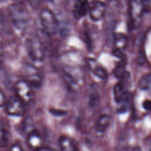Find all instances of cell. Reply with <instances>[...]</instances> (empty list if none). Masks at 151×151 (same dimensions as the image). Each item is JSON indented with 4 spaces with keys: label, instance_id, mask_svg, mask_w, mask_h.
<instances>
[{
    "label": "cell",
    "instance_id": "cell-1",
    "mask_svg": "<svg viewBox=\"0 0 151 151\" xmlns=\"http://www.w3.org/2000/svg\"><path fill=\"white\" fill-rule=\"evenodd\" d=\"M8 11L11 21L15 27L19 30H25L29 22L27 11L18 4H12L8 6Z\"/></svg>",
    "mask_w": 151,
    "mask_h": 151
},
{
    "label": "cell",
    "instance_id": "cell-2",
    "mask_svg": "<svg viewBox=\"0 0 151 151\" xmlns=\"http://www.w3.org/2000/svg\"><path fill=\"white\" fill-rule=\"evenodd\" d=\"M25 46L29 58L35 62H42L45 56L44 45L35 35L28 37L25 41Z\"/></svg>",
    "mask_w": 151,
    "mask_h": 151
},
{
    "label": "cell",
    "instance_id": "cell-3",
    "mask_svg": "<svg viewBox=\"0 0 151 151\" xmlns=\"http://www.w3.org/2000/svg\"><path fill=\"white\" fill-rule=\"evenodd\" d=\"M40 21L44 29L50 35L57 33L58 28V21L55 14L50 9L44 8L40 13Z\"/></svg>",
    "mask_w": 151,
    "mask_h": 151
},
{
    "label": "cell",
    "instance_id": "cell-4",
    "mask_svg": "<svg viewBox=\"0 0 151 151\" xmlns=\"http://www.w3.org/2000/svg\"><path fill=\"white\" fill-rule=\"evenodd\" d=\"M145 11L146 8L143 0H130L129 14L130 25L133 28H137L140 25Z\"/></svg>",
    "mask_w": 151,
    "mask_h": 151
},
{
    "label": "cell",
    "instance_id": "cell-5",
    "mask_svg": "<svg viewBox=\"0 0 151 151\" xmlns=\"http://www.w3.org/2000/svg\"><path fill=\"white\" fill-rule=\"evenodd\" d=\"M24 76L27 81L32 87L39 88L42 83V77L38 69L35 66L25 63L23 67Z\"/></svg>",
    "mask_w": 151,
    "mask_h": 151
},
{
    "label": "cell",
    "instance_id": "cell-6",
    "mask_svg": "<svg viewBox=\"0 0 151 151\" xmlns=\"http://www.w3.org/2000/svg\"><path fill=\"white\" fill-rule=\"evenodd\" d=\"M107 11L106 4L100 0H93L89 3L88 14L90 19L94 22L101 21Z\"/></svg>",
    "mask_w": 151,
    "mask_h": 151
},
{
    "label": "cell",
    "instance_id": "cell-7",
    "mask_svg": "<svg viewBox=\"0 0 151 151\" xmlns=\"http://www.w3.org/2000/svg\"><path fill=\"white\" fill-rule=\"evenodd\" d=\"M30 84L25 80H19L15 84V91L18 96L25 104L30 103L33 98V93Z\"/></svg>",
    "mask_w": 151,
    "mask_h": 151
},
{
    "label": "cell",
    "instance_id": "cell-8",
    "mask_svg": "<svg viewBox=\"0 0 151 151\" xmlns=\"http://www.w3.org/2000/svg\"><path fill=\"white\" fill-rule=\"evenodd\" d=\"M24 104L18 96H12L6 104V112L10 116H22L25 113Z\"/></svg>",
    "mask_w": 151,
    "mask_h": 151
},
{
    "label": "cell",
    "instance_id": "cell-9",
    "mask_svg": "<svg viewBox=\"0 0 151 151\" xmlns=\"http://www.w3.org/2000/svg\"><path fill=\"white\" fill-rule=\"evenodd\" d=\"M127 44L128 40L126 35L122 33L116 34L113 38V55L116 57L122 58Z\"/></svg>",
    "mask_w": 151,
    "mask_h": 151
},
{
    "label": "cell",
    "instance_id": "cell-10",
    "mask_svg": "<svg viewBox=\"0 0 151 151\" xmlns=\"http://www.w3.org/2000/svg\"><path fill=\"white\" fill-rule=\"evenodd\" d=\"M89 2L87 0H75L73 13L74 18L80 19L88 13Z\"/></svg>",
    "mask_w": 151,
    "mask_h": 151
},
{
    "label": "cell",
    "instance_id": "cell-11",
    "mask_svg": "<svg viewBox=\"0 0 151 151\" xmlns=\"http://www.w3.org/2000/svg\"><path fill=\"white\" fill-rule=\"evenodd\" d=\"M87 64L88 68L97 77L101 80H104L107 78L108 73L107 70L101 65H99L95 60L88 58L87 60Z\"/></svg>",
    "mask_w": 151,
    "mask_h": 151
},
{
    "label": "cell",
    "instance_id": "cell-12",
    "mask_svg": "<svg viewBox=\"0 0 151 151\" xmlns=\"http://www.w3.org/2000/svg\"><path fill=\"white\" fill-rule=\"evenodd\" d=\"M110 122L111 119L109 116L107 114L101 115L97 119L96 123L95 129L96 132L98 133H104L109 128Z\"/></svg>",
    "mask_w": 151,
    "mask_h": 151
},
{
    "label": "cell",
    "instance_id": "cell-13",
    "mask_svg": "<svg viewBox=\"0 0 151 151\" xmlns=\"http://www.w3.org/2000/svg\"><path fill=\"white\" fill-rule=\"evenodd\" d=\"M114 99L117 103H119L127 95L126 92L125 83L120 81L115 84L113 88Z\"/></svg>",
    "mask_w": 151,
    "mask_h": 151
},
{
    "label": "cell",
    "instance_id": "cell-14",
    "mask_svg": "<svg viewBox=\"0 0 151 151\" xmlns=\"http://www.w3.org/2000/svg\"><path fill=\"white\" fill-rule=\"evenodd\" d=\"M41 141L42 139L40 133L35 130L28 134V143L31 148L35 150L41 146Z\"/></svg>",
    "mask_w": 151,
    "mask_h": 151
},
{
    "label": "cell",
    "instance_id": "cell-15",
    "mask_svg": "<svg viewBox=\"0 0 151 151\" xmlns=\"http://www.w3.org/2000/svg\"><path fill=\"white\" fill-rule=\"evenodd\" d=\"M58 143L60 151H74L75 145L68 137L62 136L58 139Z\"/></svg>",
    "mask_w": 151,
    "mask_h": 151
},
{
    "label": "cell",
    "instance_id": "cell-16",
    "mask_svg": "<svg viewBox=\"0 0 151 151\" xmlns=\"http://www.w3.org/2000/svg\"><path fill=\"white\" fill-rule=\"evenodd\" d=\"M138 87L142 90L151 91V74H146L140 78Z\"/></svg>",
    "mask_w": 151,
    "mask_h": 151
},
{
    "label": "cell",
    "instance_id": "cell-17",
    "mask_svg": "<svg viewBox=\"0 0 151 151\" xmlns=\"http://www.w3.org/2000/svg\"><path fill=\"white\" fill-rule=\"evenodd\" d=\"M100 102V96L99 93L96 88H93L89 93L88 97V104L90 108L96 109Z\"/></svg>",
    "mask_w": 151,
    "mask_h": 151
},
{
    "label": "cell",
    "instance_id": "cell-18",
    "mask_svg": "<svg viewBox=\"0 0 151 151\" xmlns=\"http://www.w3.org/2000/svg\"><path fill=\"white\" fill-rule=\"evenodd\" d=\"M127 71H126L124 66L123 64H120L117 65L113 71L114 76L120 80L124 77Z\"/></svg>",
    "mask_w": 151,
    "mask_h": 151
},
{
    "label": "cell",
    "instance_id": "cell-19",
    "mask_svg": "<svg viewBox=\"0 0 151 151\" xmlns=\"http://www.w3.org/2000/svg\"><path fill=\"white\" fill-rule=\"evenodd\" d=\"M22 129L24 132L27 133L28 134L34 130L32 120L29 117H27L25 119L22 124Z\"/></svg>",
    "mask_w": 151,
    "mask_h": 151
},
{
    "label": "cell",
    "instance_id": "cell-20",
    "mask_svg": "<svg viewBox=\"0 0 151 151\" xmlns=\"http://www.w3.org/2000/svg\"><path fill=\"white\" fill-rule=\"evenodd\" d=\"M9 139V133L8 131H6L5 129H1V141H0V145L1 147H5L8 142Z\"/></svg>",
    "mask_w": 151,
    "mask_h": 151
},
{
    "label": "cell",
    "instance_id": "cell-21",
    "mask_svg": "<svg viewBox=\"0 0 151 151\" xmlns=\"http://www.w3.org/2000/svg\"><path fill=\"white\" fill-rule=\"evenodd\" d=\"M26 1H27L29 6L34 9H37L40 7L42 1V0H26Z\"/></svg>",
    "mask_w": 151,
    "mask_h": 151
},
{
    "label": "cell",
    "instance_id": "cell-22",
    "mask_svg": "<svg viewBox=\"0 0 151 151\" xmlns=\"http://www.w3.org/2000/svg\"><path fill=\"white\" fill-rule=\"evenodd\" d=\"M50 111L53 115L57 116H63V115H64L65 114V111L62 110L56 109H51L50 110Z\"/></svg>",
    "mask_w": 151,
    "mask_h": 151
},
{
    "label": "cell",
    "instance_id": "cell-23",
    "mask_svg": "<svg viewBox=\"0 0 151 151\" xmlns=\"http://www.w3.org/2000/svg\"><path fill=\"white\" fill-rule=\"evenodd\" d=\"M9 151H24L19 143H14L9 148Z\"/></svg>",
    "mask_w": 151,
    "mask_h": 151
},
{
    "label": "cell",
    "instance_id": "cell-24",
    "mask_svg": "<svg viewBox=\"0 0 151 151\" xmlns=\"http://www.w3.org/2000/svg\"><path fill=\"white\" fill-rule=\"evenodd\" d=\"M143 107L146 110H151V101L148 100H146L143 103Z\"/></svg>",
    "mask_w": 151,
    "mask_h": 151
},
{
    "label": "cell",
    "instance_id": "cell-25",
    "mask_svg": "<svg viewBox=\"0 0 151 151\" xmlns=\"http://www.w3.org/2000/svg\"><path fill=\"white\" fill-rule=\"evenodd\" d=\"M35 151H56L55 150L46 146H40L35 150Z\"/></svg>",
    "mask_w": 151,
    "mask_h": 151
},
{
    "label": "cell",
    "instance_id": "cell-26",
    "mask_svg": "<svg viewBox=\"0 0 151 151\" xmlns=\"http://www.w3.org/2000/svg\"><path fill=\"white\" fill-rule=\"evenodd\" d=\"M126 151H142L140 147L137 146H130L129 147Z\"/></svg>",
    "mask_w": 151,
    "mask_h": 151
},
{
    "label": "cell",
    "instance_id": "cell-27",
    "mask_svg": "<svg viewBox=\"0 0 151 151\" xmlns=\"http://www.w3.org/2000/svg\"><path fill=\"white\" fill-rule=\"evenodd\" d=\"M143 2H144L145 5L146 10V9H148L149 5L150 4V1H151V0H143Z\"/></svg>",
    "mask_w": 151,
    "mask_h": 151
},
{
    "label": "cell",
    "instance_id": "cell-28",
    "mask_svg": "<svg viewBox=\"0 0 151 151\" xmlns=\"http://www.w3.org/2000/svg\"><path fill=\"white\" fill-rule=\"evenodd\" d=\"M74 151H78V150H77V149L76 147V146H75V148H74Z\"/></svg>",
    "mask_w": 151,
    "mask_h": 151
},
{
    "label": "cell",
    "instance_id": "cell-29",
    "mask_svg": "<svg viewBox=\"0 0 151 151\" xmlns=\"http://www.w3.org/2000/svg\"><path fill=\"white\" fill-rule=\"evenodd\" d=\"M150 151H151V150H150Z\"/></svg>",
    "mask_w": 151,
    "mask_h": 151
}]
</instances>
